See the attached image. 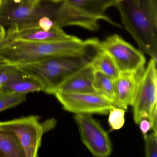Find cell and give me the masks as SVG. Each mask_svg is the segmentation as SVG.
<instances>
[{
    "label": "cell",
    "mask_w": 157,
    "mask_h": 157,
    "mask_svg": "<svg viewBox=\"0 0 157 157\" xmlns=\"http://www.w3.org/2000/svg\"><path fill=\"white\" fill-rule=\"evenodd\" d=\"M76 37L65 33L52 19L45 16L32 23L10 26L6 32L4 41L57 42L71 40Z\"/></svg>",
    "instance_id": "5b68a950"
},
{
    "label": "cell",
    "mask_w": 157,
    "mask_h": 157,
    "mask_svg": "<svg viewBox=\"0 0 157 157\" xmlns=\"http://www.w3.org/2000/svg\"><path fill=\"white\" fill-rule=\"evenodd\" d=\"M157 105H155L153 109L151 110V112L149 115L148 120L149 121L151 124V129L153 130V132L157 133Z\"/></svg>",
    "instance_id": "7402d4cb"
},
{
    "label": "cell",
    "mask_w": 157,
    "mask_h": 157,
    "mask_svg": "<svg viewBox=\"0 0 157 157\" xmlns=\"http://www.w3.org/2000/svg\"><path fill=\"white\" fill-rule=\"evenodd\" d=\"M138 124H139L140 129L143 136L147 134L148 132L151 129V124L148 119H142Z\"/></svg>",
    "instance_id": "603a6c76"
},
{
    "label": "cell",
    "mask_w": 157,
    "mask_h": 157,
    "mask_svg": "<svg viewBox=\"0 0 157 157\" xmlns=\"http://www.w3.org/2000/svg\"><path fill=\"white\" fill-rule=\"evenodd\" d=\"M41 1H42V0H41ZM45 1H47L49 2H52V3H58L63 1V0H45Z\"/></svg>",
    "instance_id": "d4e9b609"
},
{
    "label": "cell",
    "mask_w": 157,
    "mask_h": 157,
    "mask_svg": "<svg viewBox=\"0 0 157 157\" xmlns=\"http://www.w3.org/2000/svg\"><path fill=\"white\" fill-rule=\"evenodd\" d=\"M1 92L17 93L26 94L28 93L43 91V86L35 80L27 77L8 82L0 86Z\"/></svg>",
    "instance_id": "9a60e30c"
},
{
    "label": "cell",
    "mask_w": 157,
    "mask_h": 157,
    "mask_svg": "<svg viewBox=\"0 0 157 157\" xmlns=\"http://www.w3.org/2000/svg\"><path fill=\"white\" fill-rule=\"evenodd\" d=\"M0 156L25 157L24 152L16 137L13 133L0 129Z\"/></svg>",
    "instance_id": "5bb4252c"
},
{
    "label": "cell",
    "mask_w": 157,
    "mask_h": 157,
    "mask_svg": "<svg viewBox=\"0 0 157 157\" xmlns=\"http://www.w3.org/2000/svg\"><path fill=\"white\" fill-rule=\"evenodd\" d=\"M100 48L112 58L120 73H140L144 70L146 63L144 54L118 35L100 42Z\"/></svg>",
    "instance_id": "8992f818"
},
{
    "label": "cell",
    "mask_w": 157,
    "mask_h": 157,
    "mask_svg": "<svg viewBox=\"0 0 157 157\" xmlns=\"http://www.w3.org/2000/svg\"><path fill=\"white\" fill-rule=\"evenodd\" d=\"M0 129L9 131L16 137L25 157H38L43 135L45 132L38 117L31 115L1 121Z\"/></svg>",
    "instance_id": "52a82bcc"
},
{
    "label": "cell",
    "mask_w": 157,
    "mask_h": 157,
    "mask_svg": "<svg viewBox=\"0 0 157 157\" xmlns=\"http://www.w3.org/2000/svg\"><path fill=\"white\" fill-rule=\"evenodd\" d=\"M142 72L120 73L113 80L116 107L126 111L128 106H132L138 82Z\"/></svg>",
    "instance_id": "7c38bea8"
},
{
    "label": "cell",
    "mask_w": 157,
    "mask_h": 157,
    "mask_svg": "<svg viewBox=\"0 0 157 157\" xmlns=\"http://www.w3.org/2000/svg\"><path fill=\"white\" fill-rule=\"evenodd\" d=\"M108 124L111 130H118L124 126L125 111L118 107H114L109 112Z\"/></svg>",
    "instance_id": "ffe728a7"
},
{
    "label": "cell",
    "mask_w": 157,
    "mask_h": 157,
    "mask_svg": "<svg viewBox=\"0 0 157 157\" xmlns=\"http://www.w3.org/2000/svg\"><path fill=\"white\" fill-rule=\"evenodd\" d=\"M93 84L96 93L109 100L116 107L113 79L102 72L94 71Z\"/></svg>",
    "instance_id": "e0dca14e"
},
{
    "label": "cell",
    "mask_w": 157,
    "mask_h": 157,
    "mask_svg": "<svg viewBox=\"0 0 157 157\" xmlns=\"http://www.w3.org/2000/svg\"><path fill=\"white\" fill-rule=\"evenodd\" d=\"M91 63L94 71L102 72L113 79L120 75V71L112 58L102 49L94 56Z\"/></svg>",
    "instance_id": "2e32d148"
},
{
    "label": "cell",
    "mask_w": 157,
    "mask_h": 157,
    "mask_svg": "<svg viewBox=\"0 0 157 157\" xmlns=\"http://www.w3.org/2000/svg\"><path fill=\"white\" fill-rule=\"evenodd\" d=\"M6 36V31L3 26L0 25V45L5 40Z\"/></svg>",
    "instance_id": "cb8c5ba5"
},
{
    "label": "cell",
    "mask_w": 157,
    "mask_h": 157,
    "mask_svg": "<svg viewBox=\"0 0 157 157\" xmlns=\"http://www.w3.org/2000/svg\"><path fill=\"white\" fill-rule=\"evenodd\" d=\"M145 142V154L147 157L157 156V133L153 132L143 136Z\"/></svg>",
    "instance_id": "44dd1931"
},
{
    "label": "cell",
    "mask_w": 157,
    "mask_h": 157,
    "mask_svg": "<svg viewBox=\"0 0 157 157\" xmlns=\"http://www.w3.org/2000/svg\"><path fill=\"white\" fill-rule=\"evenodd\" d=\"M0 92H1V91H0Z\"/></svg>",
    "instance_id": "4316f807"
},
{
    "label": "cell",
    "mask_w": 157,
    "mask_h": 157,
    "mask_svg": "<svg viewBox=\"0 0 157 157\" xmlns=\"http://www.w3.org/2000/svg\"><path fill=\"white\" fill-rule=\"evenodd\" d=\"M63 109L77 114H107L115 107L109 100L96 93H55Z\"/></svg>",
    "instance_id": "30bf717a"
},
{
    "label": "cell",
    "mask_w": 157,
    "mask_h": 157,
    "mask_svg": "<svg viewBox=\"0 0 157 157\" xmlns=\"http://www.w3.org/2000/svg\"><path fill=\"white\" fill-rule=\"evenodd\" d=\"M100 49V44L83 55L52 57L17 66L27 77L38 82L43 91L54 94L68 77L90 63Z\"/></svg>",
    "instance_id": "3957f363"
},
{
    "label": "cell",
    "mask_w": 157,
    "mask_h": 157,
    "mask_svg": "<svg viewBox=\"0 0 157 157\" xmlns=\"http://www.w3.org/2000/svg\"><path fill=\"white\" fill-rule=\"evenodd\" d=\"M91 61L68 77L56 92L96 93L93 84L94 70Z\"/></svg>",
    "instance_id": "8fae6325"
},
{
    "label": "cell",
    "mask_w": 157,
    "mask_h": 157,
    "mask_svg": "<svg viewBox=\"0 0 157 157\" xmlns=\"http://www.w3.org/2000/svg\"><path fill=\"white\" fill-rule=\"evenodd\" d=\"M115 7L140 51L157 61V0H117Z\"/></svg>",
    "instance_id": "7a4b0ae2"
},
{
    "label": "cell",
    "mask_w": 157,
    "mask_h": 157,
    "mask_svg": "<svg viewBox=\"0 0 157 157\" xmlns=\"http://www.w3.org/2000/svg\"><path fill=\"white\" fill-rule=\"evenodd\" d=\"M157 61L151 58L140 76L133 101V119L136 124L148 119L157 105Z\"/></svg>",
    "instance_id": "ba28073f"
},
{
    "label": "cell",
    "mask_w": 157,
    "mask_h": 157,
    "mask_svg": "<svg viewBox=\"0 0 157 157\" xmlns=\"http://www.w3.org/2000/svg\"><path fill=\"white\" fill-rule=\"evenodd\" d=\"M99 43L97 38L82 40L78 37L57 42L4 41L0 45V59L6 64L20 66L52 57L83 55Z\"/></svg>",
    "instance_id": "6da1fadb"
},
{
    "label": "cell",
    "mask_w": 157,
    "mask_h": 157,
    "mask_svg": "<svg viewBox=\"0 0 157 157\" xmlns=\"http://www.w3.org/2000/svg\"><path fill=\"white\" fill-rule=\"evenodd\" d=\"M57 4L42 3L41 0H2L0 25L10 27L32 23L45 16L53 20Z\"/></svg>",
    "instance_id": "277c9868"
},
{
    "label": "cell",
    "mask_w": 157,
    "mask_h": 157,
    "mask_svg": "<svg viewBox=\"0 0 157 157\" xmlns=\"http://www.w3.org/2000/svg\"><path fill=\"white\" fill-rule=\"evenodd\" d=\"M27 77L18 66L6 64L0 59V86Z\"/></svg>",
    "instance_id": "ac0fdd59"
},
{
    "label": "cell",
    "mask_w": 157,
    "mask_h": 157,
    "mask_svg": "<svg viewBox=\"0 0 157 157\" xmlns=\"http://www.w3.org/2000/svg\"><path fill=\"white\" fill-rule=\"evenodd\" d=\"M117 0H63L62 2L72 9L100 20H104L114 26H120L105 13L107 9L115 6Z\"/></svg>",
    "instance_id": "4fadbf2b"
},
{
    "label": "cell",
    "mask_w": 157,
    "mask_h": 157,
    "mask_svg": "<svg viewBox=\"0 0 157 157\" xmlns=\"http://www.w3.org/2000/svg\"><path fill=\"white\" fill-rule=\"evenodd\" d=\"M82 143L94 156L107 157L112 146L107 132L92 114H77L74 117Z\"/></svg>",
    "instance_id": "9c48e42d"
},
{
    "label": "cell",
    "mask_w": 157,
    "mask_h": 157,
    "mask_svg": "<svg viewBox=\"0 0 157 157\" xmlns=\"http://www.w3.org/2000/svg\"><path fill=\"white\" fill-rule=\"evenodd\" d=\"M2 0H0V4L2 2Z\"/></svg>",
    "instance_id": "484cf974"
},
{
    "label": "cell",
    "mask_w": 157,
    "mask_h": 157,
    "mask_svg": "<svg viewBox=\"0 0 157 157\" xmlns=\"http://www.w3.org/2000/svg\"><path fill=\"white\" fill-rule=\"evenodd\" d=\"M26 100V94L0 92V112L17 106Z\"/></svg>",
    "instance_id": "d6986e66"
}]
</instances>
